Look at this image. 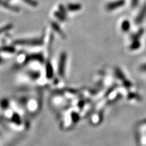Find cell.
Masks as SVG:
<instances>
[{"instance_id":"52a82bcc","label":"cell","mask_w":146,"mask_h":146,"mask_svg":"<svg viewBox=\"0 0 146 146\" xmlns=\"http://www.w3.org/2000/svg\"><path fill=\"white\" fill-rule=\"evenodd\" d=\"M139 0H131V6L135 8L138 6V3H139Z\"/></svg>"},{"instance_id":"5b68a950","label":"cell","mask_w":146,"mask_h":146,"mask_svg":"<svg viewBox=\"0 0 146 146\" xmlns=\"http://www.w3.org/2000/svg\"><path fill=\"white\" fill-rule=\"evenodd\" d=\"M130 27V23L129 21L125 20L122 22V25H121V29L123 31L125 32H127L129 30Z\"/></svg>"},{"instance_id":"3957f363","label":"cell","mask_w":146,"mask_h":146,"mask_svg":"<svg viewBox=\"0 0 146 146\" xmlns=\"http://www.w3.org/2000/svg\"><path fill=\"white\" fill-rule=\"evenodd\" d=\"M0 6H1L4 8L7 9L9 11L14 12H19V9H18L17 7L11 6V4H9L6 1H4V0H0Z\"/></svg>"},{"instance_id":"7a4b0ae2","label":"cell","mask_w":146,"mask_h":146,"mask_svg":"<svg viewBox=\"0 0 146 146\" xmlns=\"http://www.w3.org/2000/svg\"><path fill=\"white\" fill-rule=\"evenodd\" d=\"M146 16V4H145L143 7L142 9L139 12L138 16L136 17L135 23L137 25H139L141 23H143L144 18Z\"/></svg>"},{"instance_id":"8992f818","label":"cell","mask_w":146,"mask_h":146,"mask_svg":"<svg viewBox=\"0 0 146 146\" xmlns=\"http://www.w3.org/2000/svg\"><path fill=\"white\" fill-rule=\"evenodd\" d=\"M12 27V25L11 24L7 25L6 26H4L2 27L1 29H0V35H1L3 33H6L7 31L11 30V28Z\"/></svg>"},{"instance_id":"277c9868","label":"cell","mask_w":146,"mask_h":146,"mask_svg":"<svg viewBox=\"0 0 146 146\" xmlns=\"http://www.w3.org/2000/svg\"><path fill=\"white\" fill-rule=\"evenodd\" d=\"M82 6L80 4H70L68 5V9L70 11L75 12L80 10Z\"/></svg>"},{"instance_id":"6da1fadb","label":"cell","mask_w":146,"mask_h":146,"mask_svg":"<svg viewBox=\"0 0 146 146\" xmlns=\"http://www.w3.org/2000/svg\"><path fill=\"white\" fill-rule=\"evenodd\" d=\"M124 4H125L124 0H116V1H111V2L108 3L106 6V9L108 11H115V9L124 6Z\"/></svg>"}]
</instances>
